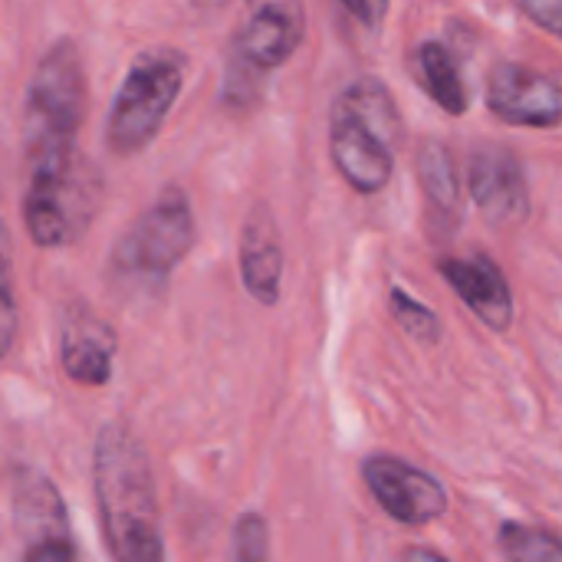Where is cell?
I'll return each instance as SVG.
<instances>
[{"mask_svg": "<svg viewBox=\"0 0 562 562\" xmlns=\"http://www.w3.org/2000/svg\"><path fill=\"white\" fill-rule=\"evenodd\" d=\"M487 109L517 128H557L562 125V86L530 66L501 63L487 79Z\"/></svg>", "mask_w": 562, "mask_h": 562, "instance_id": "30bf717a", "label": "cell"}, {"mask_svg": "<svg viewBox=\"0 0 562 562\" xmlns=\"http://www.w3.org/2000/svg\"><path fill=\"white\" fill-rule=\"evenodd\" d=\"M234 557L260 562L270 557V527L260 514H244L234 527Z\"/></svg>", "mask_w": 562, "mask_h": 562, "instance_id": "ffe728a7", "label": "cell"}, {"mask_svg": "<svg viewBox=\"0 0 562 562\" xmlns=\"http://www.w3.org/2000/svg\"><path fill=\"white\" fill-rule=\"evenodd\" d=\"M194 244V214L181 188H168L115 244L109 277L128 296H155Z\"/></svg>", "mask_w": 562, "mask_h": 562, "instance_id": "3957f363", "label": "cell"}, {"mask_svg": "<svg viewBox=\"0 0 562 562\" xmlns=\"http://www.w3.org/2000/svg\"><path fill=\"white\" fill-rule=\"evenodd\" d=\"M418 76L428 89V95L448 112V115H464L471 109V92L464 86V76L458 69V59L451 49L438 40H428L418 46Z\"/></svg>", "mask_w": 562, "mask_h": 562, "instance_id": "2e32d148", "label": "cell"}, {"mask_svg": "<svg viewBox=\"0 0 562 562\" xmlns=\"http://www.w3.org/2000/svg\"><path fill=\"white\" fill-rule=\"evenodd\" d=\"M16 329V306H13V290H10V273H7V290H3V349H10Z\"/></svg>", "mask_w": 562, "mask_h": 562, "instance_id": "603a6c76", "label": "cell"}, {"mask_svg": "<svg viewBox=\"0 0 562 562\" xmlns=\"http://www.w3.org/2000/svg\"><path fill=\"white\" fill-rule=\"evenodd\" d=\"M501 550L510 560L520 562H553L562 560V540L557 533L537 530V527H524V524H504L497 533Z\"/></svg>", "mask_w": 562, "mask_h": 562, "instance_id": "ac0fdd59", "label": "cell"}, {"mask_svg": "<svg viewBox=\"0 0 562 562\" xmlns=\"http://www.w3.org/2000/svg\"><path fill=\"white\" fill-rule=\"evenodd\" d=\"M333 109H342V112L356 115L359 122H366L369 128H375L392 145L402 142V115H398V105L389 95L385 82H379V79H356L352 86H346L339 92V99H336Z\"/></svg>", "mask_w": 562, "mask_h": 562, "instance_id": "e0dca14e", "label": "cell"}, {"mask_svg": "<svg viewBox=\"0 0 562 562\" xmlns=\"http://www.w3.org/2000/svg\"><path fill=\"white\" fill-rule=\"evenodd\" d=\"M468 184L477 211L494 227H517L530 217V184L524 161L504 145H481L468 165Z\"/></svg>", "mask_w": 562, "mask_h": 562, "instance_id": "9c48e42d", "label": "cell"}, {"mask_svg": "<svg viewBox=\"0 0 562 562\" xmlns=\"http://www.w3.org/2000/svg\"><path fill=\"white\" fill-rule=\"evenodd\" d=\"M240 273L247 293L260 306H273L280 300V283H283V250H280V234L273 211L267 204H257L244 224L240 234Z\"/></svg>", "mask_w": 562, "mask_h": 562, "instance_id": "4fadbf2b", "label": "cell"}, {"mask_svg": "<svg viewBox=\"0 0 562 562\" xmlns=\"http://www.w3.org/2000/svg\"><path fill=\"white\" fill-rule=\"evenodd\" d=\"M392 316L398 319V326L415 339V342H425V346H431V342H438L441 339V319H438V313L435 310H428L425 303H418V300H412L405 290H392Z\"/></svg>", "mask_w": 562, "mask_h": 562, "instance_id": "d6986e66", "label": "cell"}, {"mask_svg": "<svg viewBox=\"0 0 562 562\" xmlns=\"http://www.w3.org/2000/svg\"><path fill=\"white\" fill-rule=\"evenodd\" d=\"M441 277L458 290L464 306L474 310V316H481L494 333L510 329L514 293H510L504 270L491 257H484V254L448 257V260H441Z\"/></svg>", "mask_w": 562, "mask_h": 562, "instance_id": "7c38bea8", "label": "cell"}, {"mask_svg": "<svg viewBox=\"0 0 562 562\" xmlns=\"http://www.w3.org/2000/svg\"><path fill=\"white\" fill-rule=\"evenodd\" d=\"M342 3H346V10H349L359 23H366V26L382 23L385 13H389V0H342Z\"/></svg>", "mask_w": 562, "mask_h": 562, "instance_id": "7402d4cb", "label": "cell"}, {"mask_svg": "<svg viewBox=\"0 0 562 562\" xmlns=\"http://www.w3.org/2000/svg\"><path fill=\"white\" fill-rule=\"evenodd\" d=\"M329 151H333L336 171L362 194H375L392 181L395 145L342 109H333Z\"/></svg>", "mask_w": 562, "mask_h": 562, "instance_id": "8fae6325", "label": "cell"}, {"mask_svg": "<svg viewBox=\"0 0 562 562\" xmlns=\"http://www.w3.org/2000/svg\"><path fill=\"white\" fill-rule=\"evenodd\" d=\"M86 119V69L72 40L53 43L36 63L23 102V161L26 168L76 155V135Z\"/></svg>", "mask_w": 562, "mask_h": 562, "instance_id": "7a4b0ae2", "label": "cell"}, {"mask_svg": "<svg viewBox=\"0 0 562 562\" xmlns=\"http://www.w3.org/2000/svg\"><path fill=\"white\" fill-rule=\"evenodd\" d=\"M102 198L99 171L76 151L63 161L26 168L23 221L36 247H66L86 234Z\"/></svg>", "mask_w": 562, "mask_h": 562, "instance_id": "5b68a950", "label": "cell"}, {"mask_svg": "<svg viewBox=\"0 0 562 562\" xmlns=\"http://www.w3.org/2000/svg\"><path fill=\"white\" fill-rule=\"evenodd\" d=\"M303 36V0H247V16L234 33V56L257 72H273L300 49Z\"/></svg>", "mask_w": 562, "mask_h": 562, "instance_id": "ba28073f", "label": "cell"}, {"mask_svg": "<svg viewBox=\"0 0 562 562\" xmlns=\"http://www.w3.org/2000/svg\"><path fill=\"white\" fill-rule=\"evenodd\" d=\"M537 26H543L547 33L562 36V0H514Z\"/></svg>", "mask_w": 562, "mask_h": 562, "instance_id": "44dd1931", "label": "cell"}, {"mask_svg": "<svg viewBox=\"0 0 562 562\" xmlns=\"http://www.w3.org/2000/svg\"><path fill=\"white\" fill-rule=\"evenodd\" d=\"M13 527L23 540V562H72L76 543L69 537V517L59 491L36 468L20 464L10 481Z\"/></svg>", "mask_w": 562, "mask_h": 562, "instance_id": "8992f818", "label": "cell"}, {"mask_svg": "<svg viewBox=\"0 0 562 562\" xmlns=\"http://www.w3.org/2000/svg\"><path fill=\"white\" fill-rule=\"evenodd\" d=\"M405 560H441V553L438 550H408Z\"/></svg>", "mask_w": 562, "mask_h": 562, "instance_id": "cb8c5ba5", "label": "cell"}, {"mask_svg": "<svg viewBox=\"0 0 562 562\" xmlns=\"http://www.w3.org/2000/svg\"><path fill=\"white\" fill-rule=\"evenodd\" d=\"M418 181H422V191L428 198V207L435 217H441L445 224H458L461 217V181H458V168H454V158L451 151L431 138L422 145L418 151Z\"/></svg>", "mask_w": 562, "mask_h": 562, "instance_id": "9a60e30c", "label": "cell"}, {"mask_svg": "<svg viewBox=\"0 0 562 562\" xmlns=\"http://www.w3.org/2000/svg\"><path fill=\"white\" fill-rule=\"evenodd\" d=\"M362 477L379 507L405 527L435 524L448 510V491L438 484V477L402 458L375 454L362 464Z\"/></svg>", "mask_w": 562, "mask_h": 562, "instance_id": "52a82bcc", "label": "cell"}, {"mask_svg": "<svg viewBox=\"0 0 562 562\" xmlns=\"http://www.w3.org/2000/svg\"><path fill=\"white\" fill-rule=\"evenodd\" d=\"M184 72V53L168 46L145 49L132 59L128 72L115 89L105 122V142L115 155H138L155 142L181 95Z\"/></svg>", "mask_w": 562, "mask_h": 562, "instance_id": "277c9868", "label": "cell"}, {"mask_svg": "<svg viewBox=\"0 0 562 562\" xmlns=\"http://www.w3.org/2000/svg\"><path fill=\"white\" fill-rule=\"evenodd\" d=\"M112 352H115V336L95 316H82V319L69 323L63 333V342H59L63 372L76 385H92V389L109 382Z\"/></svg>", "mask_w": 562, "mask_h": 562, "instance_id": "5bb4252c", "label": "cell"}, {"mask_svg": "<svg viewBox=\"0 0 562 562\" xmlns=\"http://www.w3.org/2000/svg\"><path fill=\"white\" fill-rule=\"evenodd\" d=\"M92 487H95L102 540L112 560H165L151 461L145 445L128 425L122 422L102 425L92 454Z\"/></svg>", "mask_w": 562, "mask_h": 562, "instance_id": "6da1fadb", "label": "cell"}]
</instances>
